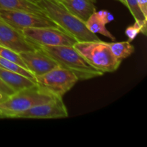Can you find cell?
I'll return each mask as SVG.
<instances>
[{"instance_id": "7402d4cb", "label": "cell", "mask_w": 147, "mask_h": 147, "mask_svg": "<svg viewBox=\"0 0 147 147\" xmlns=\"http://www.w3.org/2000/svg\"><path fill=\"white\" fill-rule=\"evenodd\" d=\"M137 3L141 11L147 18V0H137Z\"/></svg>"}, {"instance_id": "52a82bcc", "label": "cell", "mask_w": 147, "mask_h": 147, "mask_svg": "<svg viewBox=\"0 0 147 147\" xmlns=\"http://www.w3.org/2000/svg\"><path fill=\"white\" fill-rule=\"evenodd\" d=\"M0 17L17 30L27 27H56L60 28L47 16L17 10H0Z\"/></svg>"}, {"instance_id": "e0dca14e", "label": "cell", "mask_w": 147, "mask_h": 147, "mask_svg": "<svg viewBox=\"0 0 147 147\" xmlns=\"http://www.w3.org/2000/svg\"><path fill=\"white\" fill-rule=\"evenodd\" d=\"M126 6L129 8V11L131 13L135 22H137L140 24H146L147 18L145 17L142 11H141L138 5L137 0H126Z\"/></svg>"}, {"instance_id": "4316f807", "label": "cell", "mask_w": 147, "mask_h": 147, "mask_svg": "<svg viewBox=\"0 0 147 147\" xmlns=\"http://www.w3.org/2000/svg\"><path fill=\"white\" fill-rule=\"evenodd\" d=\"M57 1H62V0H57Z\"/></svg>"}, {"instance_id": "5b68a950", "label": "cell", "mask_w": 147, "mask_h": 147, "mask_svg": "<svg viewBox=\"0 0 147 147\" xmlns=\"http://www.w3.org/2000/svg\"><path fill=\"white\" fill-rule=\"evenodd\" d=\"M35 78L39 87L57 98H63L78 81L74 73L61 67Z\"/></svg>"}, {"instance_id": "30bf717a", "label": "cell", "mask_w": 147, "mask_h": 147, "mask_svg": "<svg viewBox=\"0 0 147 147\" xmlns=\"http://www.w3.org/2000/svg\"><path fill=\"white\" fill-rule=\"evenodd\" d=\"M20 55L27 70L35 76L45 74L60 67L57 62L47 55L40 47L31 51L21 52Z\"/></svg>"}, {"instance_id": "484cf974", "label": "cell", "mask_w": 147, "mask_h": 147, "mask_svg": "<svg viewBox=\"0 0 147 147\" xmlns=\"http://www.w3.org/2000/svg\"><path fill=\"white\" fill-rule=\"evenodd\" d=\"M0 119H3V117H2V113H1V111H0Z\"/></svg>"}, {"instance_id": "603a6c76", "label": "cell", "mask_w": 147, "mask_h": 147, "mask_svg": "<svg viewBox=\"0 0 147 147\" xmlns=\"http://www.w3.org/2000/svg\"><path fill=\"white\" fill-rule=\"evenodd\" d=\"M8 98H9V96H6L5 94H4V93H2L0 92V103H3V102L5 101V100H7Z\"/></svg>"}, {"instance_id": "d6986e66", "label": "cell", "mask_w": 147, "mask_h": 147, "mask_svg": "<svg viewBox=\"0 0 147 147\" xmlns=\"http://www.w3.org/2000/svg\"><path fill=\"white\" fill-rule=\"evenodd\" d=\"M139 33H142L144 35L146 34V24H140L137 22L132 25L129 26L125 31V34L128 37V41L131 42Z\"/></svg>"}, {"instance_id": "9a60e30c", "label": "cell", "mask_w": 147, "mask_h": 147, "mask_svg": "<svg viewBox=\"0 0 147 147\" xmlns=\"http://www.w3.org/2000/svg\"><path fill=\"white\" fill-rule=\"evenodd\" d=\"M86 25L88 30L93 34H100L113 41L116 40V37L106 29V24H103L96 16V11L86 22Z\"/></svg>"}, {"instance_id": "d4e9b609", "label": "cell", "mask_w": 147, "mask_h": 147, "mask_svg": "<svg viewBox=\"0 0 147 147\" xmlns=\"http://www.w3.org/2000/svg\"><path fill=\"white\" fill-rule=\"evenodd\" d=\"M29 1H32V2H34V3H36V4H37V2H38L39 1H40V0H29Z\"/></svg>"}, {"instance_id": "3957f363", "label": "cell", "mask_w": 147, "mask_h": 147, "mask_svg": "<svg viewBox=\"0 0 147 147\" xmlns=\"http://www.w3.org/2000/svg\"><path fill=\"white\" fill-rule=\"evenodd\" d=\"M55 97L45 91L37 84L32 87L22 89L9 96L0 103V111L3 119H13L14 116L37 105L50 101Z\"/></svg>"}, {"instance_id": "2e32d148", "label": "cell", "mask_w": 147, "mask_h": 147, "mask_svg": "<svg viewBox=\"0 0 147 147\" xmlns=\"http://www.w3.org/2000/svg\"><path fill=\"white\" fill-rule=\"evenodd\" d=\"M0 67L6 69V70H11V71H14L15 73H20V74L22 75V76H25V77L28 78L36 82L35 76L33 73H32L31 72L29 71L27 69L24 68V67H21L19 65L16 64V63H13L11 61H9V60L1 57V56H0Z\"/></svg>"}, {"instance_id": "7a4b0ae2", "label": "cell", "mask_w": 147, "mask_h": 147, "mask_svg": "<svg viewBox=\"0 0 147 147\" xmlns=\"http://www.w3.org/2000/svg\"><path fill=\"white\" fill-rule=\"evenodd\" d=\"M59 66L74 73L78 80H88L103 76L104 73L91 65L73 46H38Z\"/></svg>"}, {"instance_id": "ac0fdd59", "label": "cell", "mask_w": 147, "mask_h": 147, "mask_svg": "<svg viewBox=\"0 0 147 147\" xmlns=\"http://www.w3.org/2000/svg\"><path fill=\"white\" fill-rule=\"evenodd\" d=\"M0 56L9 60V61H11L13 63H16V64L19 65L24 67V68L27 69L25 64H24L22 59L20 57V53H17L14 50L0 45Z\"/></svg>"}, {"instance_id": "ba28073f", "label": "cell", "mask_w": 147, "mask_h": 147, "mask_svg": "<svg viewBox=\"0 0 147 147\" xmlns=\"http://www.w3.org/2000/svg\"><path fill=\"white\" fill-rule=\"evenodd\" d=\"M68 116L63 98H55L50 101L32 107L14 116L13 119H61Z\"/></svg>"}, {"instance_id": "8fae6325", "label": "cell", "mask_w": 147, "mask_h": 147, "mask_svg": "<svg viewBox=\"0 0 147 147\" xmlns=\"http://www.w3.org/2000/svg\"><path fill=\"white\" fill-rule=\"evenodd\" d=\"M60 1L71 14L85 23L96 11V0H62Z\"/></svg>"}, {"instance_id": "4fadbf2b", "label": "cell", "mask_w": 147, "mask_h": 147, "mask_svg": "<svg viewBox=\"0 0 147 147\" xmlns=\"http://www.w3.org/2000/svg\"><path fill=\"white\" fill-rule=\"evenodd\" d=\"M0 10H17L46 16L37 4L29 0H0Z\"/></svg>"}, {"instance_id": "cb8c5ba5", "label": "cell", "mask_w": 147, "mask_h": 147, "mask_svg": "<svg viewBox=\"0 0 147 147\" xmlns=\"http://www.w3.org/2000/svg\"><path fill=\"white\" fill-rule=\"evenodd\" d=\"M117 1H120V2L122 3V4H123L124 5H126V0H117Z\"/></svg>"}, {"instance_id": "8992f818", "label": "cell", "mask_w": 147, "mask_h": 147, "mask_svg": "<svg viewBox=\"0 0 147 147\" xmlns=\"http://www.w3.org/2000/svg\"><path fill=\"white\" fill-rule=\"evenodd\" d=\"M28 41L37 46H73L77 40L61 28L56 27H27L22 30Z\"/></svg>"}, {"instance_id": "5bb4252c", "label": "cell", "mask_w": 147, "mask_h": 147, "mask_svg": "<svg viewBox=\"0 0 147 147\" xmlns=\"http://www.w3.org/2000/svg\"><path fill=\"white\" fill-rule=\"evenodd\" d=\"M109 45L114 57L120 62L131 55L135 51L134 47L129 41L109 42Z\"/></svg>"}, {"instance_id": "9c48e42d", "label": "cell", "mask_w": 147, "mask_h": 147, "mask_svg": "<svg viewBox=\"0 0 147 147\" xmlns=\"http://www.w3.org/2000/svg\"><path fill=\"white\" fill-rule=\"evenodd\" d=\"M0 45L17 53L31 51L39 48L26 39L21 31L6 22L0 17Z\"/></svg>"}, {"instance_id": "ffe728a7", "label": "cell", "mask_w": 147, "mask_h": 147, "mask_svg": "<svg viewBox=\"0 0 147 147\" xmlns=\"http://www.w3.org/2000/svg\"><path fill=\"white\" fill-rule=\"evenodd\" d=\"M96 14L99 20L106 25L114 20V17H113V14L109 12V11H106V10H100L98 12L96 11Z\"/></svg>"}, {"instance_id": "7c38bea8", "label": "cell", "mask_w": 147, "mask_h": 147, "mask_svg": "<svg viewBox=\"0 0 147 147\" xmlns=\"http://www.w3.org/2000/svg\"><path fill=\"white\" fill-rule=\"evenodd\" d=\"M0 78L11 87L14 92L32 87L37 84L35 81L14 71L0 67Z\"/></svg>"}, {"instance_id": "277c9868", "label": "cell", "mask_w": 147, "mask_h": 147, "mask_svg": "<svg viewBox=\"0 0 147 147\" xmlns=\"http://www.w3.org/2000/svg\"><path fill=\"white\" fill-rule=\"evenodd\" d=\"M73 47L93 67L103 73L116 71L121 63L114 57L109 42L101 40L78 42Z\"/></svg>"}, {"instance_id": "44dd1931", "label": "cell", "mask_w": 147, "mask_h": 147, "mask_svg": "<svg viewBox=\"0 0 147 147\" xmlns=\"http://www.w3.org/2000/svg\"><path fill=\"white\" fill-rule=\"evenodd\" d=\"M0 92L5 94L6 96H9V97L15 93L14 90L11 87H9L1 78H0Z\"/></svg>"}, {"instance_id": "6da1fadb", "label": "cell", "mask_w": 147, "mask_h": 147, "mask_svg": "<svg viewBox=\"0 0 147 147\" xmlns=\"http://www.w3.org/2000/svg\"><path fill=\"white\" fill-rule=\"evenodd\" d=\"M37 4L47 17L66 32L73 36L78 42L100 40L96 34L88 30L86 23L71 14L61 1L57 0H40Z\"/></svg>"}]
</instances>
